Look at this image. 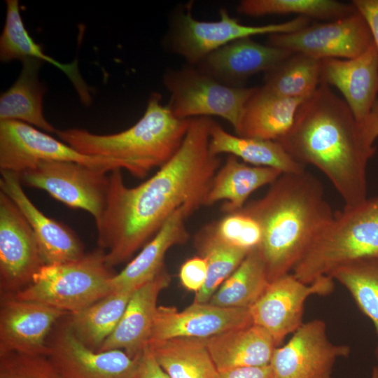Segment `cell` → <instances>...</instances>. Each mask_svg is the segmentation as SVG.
<instances>
[{
	"label": "cell",
	"mask_w": 378,
	"mask_h": 378,
	"mask_svg": "<svg viewBox=\"0 0 378 378\" xmlns=\"http://www.w3.org/2000/svg\"><path fill=\"white\" fill-rule=\"evenodd\" d=\"M293 53L286 49L262 45L251 38H244L207 55L200 61L201 70L215 78L239 81L261 71L267 73Z\"/></svg>",
	"instance_id": "7402d4cb"
},
{
	"label": "cell",
	"mask_w": 378,
	"mask_h": 378,
	"mask_svg": "<svg viewBox=\"0 0 378 378\" xmlns=\"http://www.w3.org/2000/svg\"><path fill=\"white\" fill-rule=\"evenodd\" d=\"M252 323L248 308L223 307L209 302H193L183 311L174 307L158 306L150 341L205 340Z\"/></svg>",
	"instance_id": "e0dca14e"
},
{
	"label": "cell",
	"mask_w": 378,
	"mask_h": 378,
	"mask_svg": "<svg viewBox=\"0 0 378 378\" xmlns=\"http://www.w3.org/2000/svg\"><path fill=\"white\" fill-rule=\"evenodd\" d=\"M68 314L42 303L1 295L0 356L14 352L48 356V335L54 324Z\"/></svg>",
	"instance_id": "9a60e30c"
},
{
	"label": "cell",
	"mask_w": 378,
	"mask_h": 378,
	"mask_svg": "<svg viewBox=\"0 0 378 378\" xmlns=\"http://www.w3.org/2000/svg\"><path fill=\"white\" fill-rule=\"evenodd\" d=\"M19 77L0 97V121L18 120L36 127L48 133L57 130L46 119L43 99L46 92L38 73L43 61L26 58L21 61Z\"/></svg>",
	"instance_id": "4316f807"
},
{
	"label": "cell",
	"mask_w": 378,
	"mask_h": 378,
	"mask_svg": "<svg viewBox=\"0 0 378 378\" xmlns=\"http://www.w3.org/2000/svg\"><path fill=\"white\" fill-rule=\"evenodd\" d=\"M71 161L108 170L122 169L111 159L80 153L63 141L18 120L0 121V169L20 174L41 161Z\"/></svg>",
	"instance_id": "30bf717a"
},
{
	"label": "cell",
	"mask_w": 378,
	"mask_h": 378,
	"mask_svg": "<svg viewBox=\"0 0 378 378\" xmlns=\"http://www.w3.org/2000/svg\"><path fill=\"white\" fill-rule=\"evenodd\" d=\"M237 10L249 16L297 14L298 16L330 21L346 17L356 10L351 4L335 0H244Z\"/></svg>",
	"instance_id": "e575fe53"
},
{
	"label": "cell",
	"mask_w": 378,
	"mask_h": 378,
	"mask_svg": "<svg viewBox=\"0 0 378 378\" xmlns=\"http://www.w3.org/2000/svg\"><path fill=\"white\" fill-rule=\"evenodd\" d=\"M352 4L367 22L378 52V0H354Z\"/></svg>",
	"instance_id": "ab89813d"
},
{
	"label": "cell",
	"mask_w": 378,
	"mask_h": 378,
	"mask_svg": "<svg viewBox=\"0 0 378 378\" xmlns=\"http://www.w3.org/2000/svg\"><path fill=\"white\" fill-rule=\"evenodd\" d=\"M218 378H276L270 365L237 368L218 372Z\"/></svg>",
	"instance_id": "60d3db41"
},
{
	"label": "cell",
	"mask_w": 378,
	"mask_h": 378,
	"mask_svg": "<svg viewBox=\"0 0 378 378\" xmlns=\"http://www.w3.org/2000/svg\"><path fill=\"white\" fill-rule=\"evenodd\" d=\"M334 290L330 276L304 284L293 273L270 282L258 300L249 308L252 322L265 329L276 346L304 323V305L314 295H327Z\"/></svg>",
	"instance_id": "7c38bea8"
},
{
	"label": "cell",
	"mask_w": 378,
	"mask_h": 378,
	"mask_svg": "<svg viewBox=\"0 0 378 378\" xmlns=\"http://www.w3.org/2000/svg\"><path fill=\"white\" fill-rule=\"evenodd\" d=\"M45 265L34 233L15 202L0 190V287L14 295Z\"/></svg>",
	"instance_id": "4fadbf2b"
},
{
	"label": "cell",
	"mask_w": 378,
	"mask_h": 378,
	"mask_svg": "<svg viewBox=\"0 0 378 378\" xmlns=\"http://www.w3.org/2000/svg\"><path fill=\"white\" fill-rule=\"evenodd\" d=\"M0 378H60L44 355L9 353L0 356Z\"/></svg>",
	"instance_id": "8d00e7d4"
},
{
	"label": "cell",
	"mask_w": 378,
	"mask_h": 378,
	"mask_svg": "<svg viewBox=\"0 0 378 378\" xmlns=\"http://www.w3.org/2000/svg\"><path fill=\"white\" fill-rule=\"evenodd\" d=\"M154 358L170 378H218L204 340L174 338L149 342Z\"/></svg>",
	"instance_id": "f1b7e54d"
},
{
	"label": "cell",
	"mask_w": 378,
	"mask_h": 378,
	"mask_svg": "<svg viewBox=\"0 0 378 378\" xmlns=\"http://www.w3.org/2000/svg\"><path fill=\"white\" fill-rule=\"evenodd\" d=\"M134 378H170L158 364L148 345L139 357Z\"/></svg>",
	"instance_id": "f35d334b"
},
{
	"label": "cell",
	"mask_w": 378,
	"mask_h": 378,
	"mask_svg": "<svg viewBox=\"0 0 378 378\" xmlns=\"http://www.w3.org/2000/svg\"><path fill=\"white\" fill-rule=\"evenodd\" d=\"M192 212L186 206L178 209L139 253L111 280L112 290H134L152 280L164 267L167 252L189 238L186 220Z\"/></svg>",
	"instance_id": "44dd1931"
},
{
	"label": "cell",
	"mask_w": 378,
	"mask_h": 378,
	"mask_svg": "<svg viewBox=\"0 0 378 378\" xmlns=\"http://www.w3.org/2000/svg\"><path fill=\"white\" fill-rule=\"evenodd\" d=\"M209 149L215 155L226 153L246 164L274 168L283 174L305 170L304 165L294 160L278 141L234 135L212 120Z\"/></svg>",
	"instance_id": "83f0119b"
},
{
	"label": "cell",
	"mask_w": 378,
	"mask_h": 378,
	"mask_svg": "<svg viewBox=\"0 0 378 378\" xmlns=\"http://www.w3.org/2000/svg\"><path fill=\"white\" fill-rule=\"evenodd\" d=\"M321 83L335 87L342 94L361 125L370 113L378 94V52L374 43L354 58L321 59Z\"/></svg>",
	"instance_id": "d6986e66"
},
{
	"label": "cell",
	"mask_w": 378,
	"mask_h": 378,
	"mask_svg": "<svg viewBox=\"0 0 378 378\" xmlns=\"http://www.w3.org/2000/svg\"><path fill=\"white\" fill-rule=\"evenodd\" d=\"M329 276L348 290L358 309L372 321L378 338V258L351 262ZM374 354L378 360V342Z\"/></svg>",
	"instance_id": "836d02e7"
},
{
	"label": "cell",
	"mask_w": 378,
	"mask_h": 378,
	"mask_svg": "<svg viewBox=\"0 0 378 378\" xmlns=\"http://www.w3.org/2000/svg\"><path fill=\"white\" fill-rule=\"evenodd\" d=\"M6 2V21L0 37L1 61L34 58L49 62L67 76L83 104L89 105L91 103L90 89L80 74L77 59L70 64H63L46 55L43 48L33 40L25 28L19 1L7 0Z\"/></svg>",
	"instance_id": "484cf974"
},
{
	"label": "cell",
	"mask_w": 378,
	"mask_h": 378,
	"mask_svg": "<svg viewBox=\"0 0 378 378\" xmlns=\"http://www.w3.org/2000/svg\"><path fill=\"white\" fill-rule=\"evenodd\" d=\"M170 94L168 105L181 119L209 115L225 119L237 132L246 105L257 88L233 87L194 68L167 72L164 77Z\"/></svg>",
	"instance_id": "52a82bcc"
},
{
	"label": "cell",
	"mask_w": 378,
	"mask_h": 378,
	"mask_svg": "<svg viewBox=\"0 0 378 378\" xmlns=\"http://www.w3.org/2000/svg\"><path fill=\"white\" fill-rule=\"evenodd\" d=\"M211 120L190 118L174 155L151 177L135 187L125 184L120 169L109 172L106 205L95 221L99 248L113 267L133 256L179 208L192 213L204 205L211 181L221 166L209 149Z\"/></svg>",
	"instance_id": "6da1fadb"
},
{
	"label": "cell",
	"mask_w": 378,
	"mask_h": 378,
	"mask_svg": "<svg viewBox=\"0 0 378 378\" xmlns=\"http://www.w3.org/2000/svg\"><path fill=\"white\" fill-rule=\"evenodd\" d=\"M321 83V60L294 52L266 73L263 88L285 97L311 95Z\"/></svg>",
	"instance_id": "d6a6232c"
},
{
	"label": "cell",
	"mask_w": 378,
	"mask_h": 378,
	"mask_svg": "<svg viewBox=\"0 0 378 378\" xmlns=\"http://www.w3.org/2000/svg\"><path fill=\"white\" fill-rule=\"evenodd\" d=\"M241 210L260 225L258 250L270 281L292 272L334 215L321 181L305 170L282 174Z\"/></svg>",
	"instance_id": "3957f363"
},
{
	"label": "cell",
	"mask_w": 378,
	"mask_h": 378,
	"mask_svg": "<svg viewBox=\"0 0 378 378\" xmlns=\"http://www.w3.org/2000/svg\"><path fill=\"white\" fill-rule=\"evenodd\" d=\"M206 276L207 262L201 255L186 260L179 270V279L183 286L196 293L204 286Z\"/></svg>",
	"instance_id": "74e56055"
},
{
	"label": "cell",
	"mask_w": 378,
	"mask_h": 378,
	"mask_svg": "<svg viewBox=\"0 0 378 378\" xmlns=\"http://www.w3.org/2000/svg\"><path fill=\"white\" fill-rule=\"evenodd\" d=\"M0 190L17 205L30 225L46 265L77 260L85 253L77 234L68 226L46 216L24 192L18 174L1 171Z\"/></svg>",
	"instance_id": "ac0fdd59"
},
{
	"label": "cell",
	"mask_w": 378,
	"mask_h": 378,
	"mask_svg": "<svg viewBox=\"0 0 378 378\" xmlns=\"http://www.w3.org/2000/svg\"><path fill=\"white\" fill-rule=\"evenodd\" d=\"M363 137L369 146L373 144L378 137V99L366 120L360 125Z\"/></svg>",
	"instance_id": "b9f144b4"
},
{
	"label": "cell",
	"mask_w": 378,
	"mask_h": 378,
	"mask_svg": "<svg viewBox=\"0 0 378 378\" xmlns=\"http://www.w3.org/2000/svg\"><path fill=\"white\" fill-rule=\"evenodd\" d=\"M349 354L348 345L330 342L324 321L314 319L275 349L270 365L276 378H332L337 359Z\"/></svg>",
	"instance_id": "5bb4252c"
},
{
	"label": "cell",
	"mask_w": 378,
	"mask_h": 378,
	"mask_svg": "<svg viewBox=\"0 0 378 378\" xmlns=\"http://www.w3.org/2000/svg\"><path fill=\"white\" fill-rule=\"evenodd\" d=\"M170 281L164 267L135 289L118 325L98 351L120 349L132 358L139 356L151 339L158 295Z\"/></svg>",
	"instance_id": "ffe728a7"
},
{
	"label": "cell",
	"mask_w": 378,
	"mask_h": 378,
	"mask_svg": "<svg viewBox=\"0 0 378 378\" xmlns=\"http://www.w3.org/2000/svg\"><path fill=\"white\" fill-rule=\"evenodd\" d=\"M204 342L218 372L268 365L277 347L271 335L253 323L205 339Z\"/></svg>",
	"instance_id": "603a6c76"
},
{
	"label": "cell",
	"mask_w": 378,
	"mask_h": 378,
	"mask_svg": "<svg viewBox=\"0 0 378 378\" xmlns=\"http://www.w3.org/2000/svg\"><path fill=\"white\" fill-rule=\"evenodd\" d=\"M370 258H378V195L334 214L291 273L311 284L351 262Z\"/></svg>",
	"instance_id": "5b68a950"
},
{
	"label": "cell",
	"mask_w": 378,
	"mask_h": 378,
	"mask_svg": "<svg viewBox=\"0 0 378 378\" xmlns=\"http://www.w3.org/2000/svg\"><path fill=\"white\" fill-rule=\"evenodd\" d=\"M190 122L176 117L168 105L162 104L161 95L154 92L143 116L124 131L102 135L71 128L57 130L56 134L80 153L115 160L131 175L142 178L174 155Z\"/></svg>",
	"instance_id": "277c9868"
},
{
	"label": "cell",
	"mask_w": 378,
	"mask_h": 378,
	"mask_svg": "<svg viewBox=\"0 0 378 378\" xmlns=\"http://www.w3.org/2000/svg\"><path fill=\"white\" fill-rule=\"evenodd\" d=\"M48 346V357L60 378H134L140 356L132 358L120 349L93 351L74 335L66 321Z\"/></svg>",
	"instance_id": "2e32d148"
},
{
	"label": "cell",
	"mask_w": 378,
	"mask_h": 378,
	"mask_svg": "<svg viewBox=\"0 0 378 378\" xmlns=\"http://www.w3.org/2000/svg\"><path fill=\"white\" fill-rule=\"evenodd\" d=\"M268 40L270 46L320 60L354 58L374 43L367 22L357 10L328 22L309 24L294 32L272 34Z\"/></svg>",
	"instance_id": "8fae6325"
},
{
	"label": "cell",
	"mask_w": 378,
	"mask_h": 378,
	"mask_svg": "<svg viewBox=\"0 0 378 378\" xmlns=\"http://www.w3.org/2000/svg\"><path fill=\"white\" fill-rule=\"evenodd\" d=\"M210 224L217 237L232 246L250 251L258 248L261 242L260 224L241 209L227 214L220 220Z\"/></svg>",
	"instance_id": "d590c367"
},
{
	"label": "cell",
	"mask_w": 378,
	"mask_h": 378,
	"mask_svg": "<svg viewBox=\"0 0 378 378\" xmlns=\"http://www.w3.org/2000/svg\"><path fill=\"white\" fill-rule=\"evenodd\" d=\"M258 247L252 249L220 286L209 303L228 308H250L270 284Z\"/></svg>",
	"instance_id": "4dcf8cb0"
},
{
	"label": "cell",
	"mask_w": 378,
	"mask_h": 378,
	"mask_svg": "<svg viewBox=\"0 0 378 378\" xmlns=\"http://www.w3.org/2000/svg\"><path fill=\"white\" fill-rule=\"evenodd\" d=\"M278 141L297 162L312 164L331 182L344 206L367 199L366 167L375 153L345 101L321 83L299 106Z\"/></svg>",
	"instance_id": "7a4b0ae2"
},
{
	"label": "cell",
	"mask_w": 378,
	"mask_h": 378,
	"mask_svg": "<svg viewBox=\"0 0 378 378\" xmlns=\"http://www.w3.org/2000/svg\"><path fill=\"white\" fill-rule=\"evenodd\" d=\"M282 174L274 168L241 162L229 155L211 181L204 206L223 201L221 211L227 214L239 211L254 191L271 185Z\"/></svg>",
	"instance_id": "cb8c5ba5"
},
{
	"label": "cell",
	"mask_w": 378,
	"mask_h": 378,
	"mask_svg": "<svg viewBox=\"0 0 378 378\" xmlns=\"http://www.w3.org/2000/svg\"><path fill=\"white\" fill-rule=\"evenodd\" d=\"M370 378H378V365L373 368Z\"/></svg>",
	"instance_id": "7bdbcfd3"
},
{
	"label": "cell",
	"mask_w": 378,
	"mask_h": 378,
	"mask_svg": "<svg viewBox=\"0 0 378 378\" xmlns=\"http://www.w3.org/2000/svg\"><path fill=\"white\" fill-rule=\"evenodd\" d=\"M106 255L98 248L73 262L44 265L29 285L13 295L69 314L80 312L113 291L111 280L115 274Z\"/></svg>",
	"instance_id": "8992f818"
},
{
	"label": "cell",
	"mask_w": 378,
	"mask_h": 378,
	"mask_svg": "<svg viewBox=\"0 0 378 378\" xmlns=\"http://www.w3.org/2000/svg\"><path fill=\"white\" fill-rule=\"evenodd\" d=\"M200 255L207 262V276L194 302L207 303L220 286L238 267L249 251L226 244L214 234L211 224L203 227L195 237Z\"/></svg>",
	"instance_id": "1f68e13d"
},
{
	"label": "cell",
	"mask_w": 378,
	"mask_h": 378,
	"mask_svg": "<svg viewBox=\"0 0 378 378\" xmlns=\"http://www.w3.org/2000/svg\"><path fill=\"white\" fill-rule=\"evenodd\" d=\"M307 97H285L257 88L246 105L237 134L278 141L290 129L299 106Z\"/></svg>",
	"instance_id": "d4e9b609"
},
{
	"label": "cell",
	"mask_w": 378,
	"mask_h": 378,
	"mask_svg": "<svg viewBox=\"0 0 378 378\" xmlns=\"http://www.w3.org/2000/svg\"><path fill=\"white\" fill-rule=\"evenodd\" d=\"M134 290H113L83 310L69 314L66 323L86 346L98 351L120 320Z\"/></svg>",
	"instance_id": "f546056e"
},
{
	"label": "cell",
	"mask_w": 378,
	"mask_h": 378,
	"mask_svg": "<svg viewBox=\"0 0 378 378\" xmlns=\"http://www.w3.org/2000/svg\"><path fill=\"white\" fill-rule=\"evenodd\" d=\"M111 170L71 161H41L19 175L22 185L41 189L97 220L106 202Z\"/></svg>",
	"instance_id": "ba28073f"
},
{
	"label": "cell",
	"mask_w": 378,
	"mask_h": 378,
	"mask_svg": "<svg viewBox=\"0 0 378 378\" xmlns=\"http://www.w3.org/2000/svg\"><path fill=\"white\" fill-rule=\"evenodd\" d=\"M310 19L295 18L276 24L246 25L232 18L221 8L217 21H200L193 18L188 5L176 19L173 34V48L190 63H199L211 52L234 41L260 34L291 33L309 24Z\"/></svg>",
	"instance_id": "9c48e42d"
}]
</instances>
